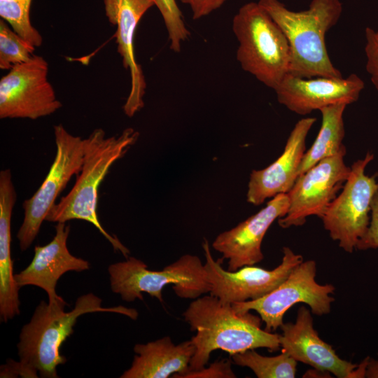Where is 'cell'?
Masks as SVG:
<instances>
[{
	"label": "cell",
	"instance_id": "6da1fadb",
	"mask_svg": "<svg viewBox=\"0 0 378 378\" xmlns=\"http://www.w3.org/2000/svg\"><path fill=\"white\" fill-rule=\"evenodd\" d=\"M183 316L190 330L196 331L190 340L195 352L188 370L205 367L212 351L217 349L230 355L258 348L280 349L279 335L262 330L260 316L237 312L232 304L211 294L195 299Z\"/></svg>",
	"mask_w": 378,
	"mask_h": 378
},
{
	"label": "cell",
	"instance_id": "7a4b0ae2",
	"mask_svg": "<svg viewBox=\"0 0 378 378\" xmlns=\"http://www.w3.org/2000/svg\"><path fill=\"white\" fill-rule=\"evenodd\" d=\"M64 300L50 304L41 300L27 323L22 328L18 354L20 361L36 370L43 378H57V368L66 363L60 348L74 332L78 318L85 314L111 312L125 315L136 320L138 312L124 306L103 307L102 299L92 293L79 296L74 307L64 310Z\"/></svg>",
	"mask_w": 378,
	"mask_h": 378
},
{
	"label": "cell",
	"instance_id": "3957f363",
	"mask_svg": "<svg viewBox=\"0 0 378 378\" xmlns=\"http://www.w3.org/2000/svg\"><path fill=\"white\" fill-rule=\"evenodd\" d=\"M286 37L290 51L288 74L302 78L343 77L330 60L326 34L339 21L340 0H312L301 11L288 8L279 0H259Z\"/></svg>",
	"mask_w": 378,
	"mask_h": 378
},
{
	"label": "cell",
	"instance_id": "277c9868",
	"mask_svg": "<svg viewBox=\"0 0 378 378\" xmlns=\"http://www.w3.org/2000/svg\"><path fill=\"white\" fill-rule=\"evenodd\" d=\"M139 134L129 127L118 136L107 137L102 129H95L84 139L83 162L75 184L66 196L53 205L46 220L53 223H66L74 219L87 221L111 243L115 251H120L127 258L128 248L115 236L108 233L99 220L98 191L111 167L135 144Z\"/></svg>",
	"mask_w": 378,
	"mask_h": 378
},
{
	"label": "cell",
	"instance_id": "5b68a950",
	"mask_svg": "<svg viewBox=\"0 0 378 378\" xmlns=\"http://www.w3.org/2000/svg\"><path fill=\"white\" fill-rule=\"evenodd\" d=\"M242 69L274 89L289 72L290 51L281 29L258 2L241 6L232 19Z\"/></svg>",
	"mask_w": 378,
	"mask_h": 378
},
{
	"label": "cell",
	"instance_id": "8992f818",
	"mask_svg": "<svg viewBox=\"0 0 378 378\" xmlns=\"http://www.w3.org/2000/svg\"><path fill=\"white\" fill-rule=\"evenodd\" d=\"M108 272L111 290L126 302L143 300L142 293H146L162 303V290L168 285H172L178 297L185 299H196L210 290L204 264L190 254L160 271L150 270L142 260L128 257L110 265Z\"/></svg>",
	"mask_w": 378,
	"mask_h": 378
},
{
	"label": "cell",
	"instance_id": "52a82bcc",
	"mask_svg": "<svg viewBox=\"0 0 378 378\" xmlns=\"http://www.w3.org/2000/svg\"><path fill=\"white\" fill-rule=\"evenodd\" d=\"M373 159L374 154L368 152L364 158L352 164L341 192L321 218L331 239L349 253L356 249L370 224L371 205L378 190V181L377 174L366 175L365 169Z\"/></svg>",
	"mask_w": 378,
	"mask_h": 378
},
{
	"label": "cell",
	"instance_id": "ba28073f",
	"mask_svg": "<svg viewBox=\"0 0 378 378\" xmlns=\"http://www.w3.org/2000/svg\"><path fill=\"white\" fill-rule=\"evenodd\" d=\"M316 263L313 260L296 265L286 279L270 293L254 300L232 304L240 312H256L265 330L274 332L284 323V316L294 304L304 303L316 316L328 314L335 298L332 284H320L316 281Z\"/></svg>",
	"mask_w": 378,
	"mask_h": 378
},
{
	"label": "cell",
	"instance_id": "9c48e42d",
	"mask_svg": "<svg viewBox=\"0 0 378 378\" xmlns=\"http://www.w3.org/2000/svg\"><path fill=\"white\" fill-rule=\"evenodd\" d=\"M56 154L40 187L24 201V218L17 233L20 248L26 251L37 237L41 226L55 201L83 164L85 140L74 136L59 124L54 126Z\"/></svg>",
	"mask_w": 378,
	"mask_h": 378
},
{
	"label": "cell",
	"instance_id": "30bf717a",
	"mask_svg": "<svg viewBox=\"0 0 378 378\" xmlns=\"http://www.w3.org/2000/svg\"><path fill=\"white\" fill-rule=\"evenodd\" d=\"M48 74V62L38 55L13 66L0 80V118L36 120L59 109Z\"/></svg>",
	"mask_w": 378,
	"mask_h": 378
},
{
	"label": "cell",
	"instance_id": "8fae6325",
	"mask_svg": "<svg viewBox=\"0 0 378 378\" xmlns=\"http://www.w3.org/2000/svg\"><path fill=\"white\" fill-rule=\"evenodd\" d=\"M206 259L204 267L211 295L221 301L233 304L259 299L270 293L288 276L292 270L303 261L301 255L283 247L281 263L272 270L246 265L235 271L223 269L211 253L208 241L202 244Z\"/></svg>",
	"mask_w": 378,
	"mask_h": 378
},
{
	"label": "cell",
	"instance_id": "7c38bea8",
	"mask_svg": "<svg viewBox=\"0 0 378 378\" xmlns=\"http://www.w3.org/2000/svg\"><path fill=\"white\" fill-rule=\"evenodd\" d=\"M346 153L344 148L298 177L287 193L288 209L284 216L278 219L281 227L301 226L310 216L322 218L349 175L351 168L344 161Z\"/></svg>",
	"mask_w": 378,
	"mask_h": 378
},
{
	"label": "cell",
	"instance_id": "4fadbf2b",
	"mask_svg": "<svg viewBox=\"0 0 378 378\" xmlns=\"http://www.w3.org/2000/svg\"><path fill=\"white\" fill-rule=\"evenodd\" d=\"M365 88L356 74L346 78H302L287 74L274 89L279 104L301 115L337 104L356 102Z\"/></svg>",
	"mask_w": 378,
	"mask_h": 378
},
{
	"label": "cell",
	"instance_id": "5bb4252c",
	"mask_svg": "<svg viewBox=\"0 0 378 378\" xmlns=\"http://www.w3.org/2000/svg\"><path fill=\"white\" fill-rule=\"evenodd\" d=\"M288 207V194H279L258 213L216 237L212 247L228 260L227 270L235 271L263 260V238L271 225L286 215Z\"/></svg>",
	"mask_w": 378,
	"mask_h": 378
},
{
	"label": "cell",
	"instance_id": "9a60e30c",
	"mask_svg": "<svg viewBox=\"0 0 378 378\" xmlns=\"http://www.w3.org/2000/svg\"><path fill=\"white\" fill-rule=\"evenodd\" d=\"M280 328V349L298 362L328 372L338 378H353L358 365L339 357L314 327L311 311L300 307L295 321L284 323Z\"/></svg>",
	"mask_w": 378,
	"mask_h": 378
},
{
	"label": "cell",
	"instance_id": "2e32d148",
	"mask_svg": "<svg viewBox=\"0 0 378 378\" xmlns=\"http://www.w3.org/2000/svg\"><path fill=\"white\" fill-rule=\"evenodd\" d=\"M104 5L108 21L117 26L118 51L124 67L130 74L131 88L123 111L126 115L132 117L144 105L146 88L142 69L134 55V33L141 18L155 4L153 0H104Z\"/></svg>",
	"mask_w": 378,
	"mask_h": 378
},
{
	"label": "cell",
	"instance_id": "e0dca14e",
	"mask_svg": "<svg viewBox=\"0 0 378 378\" xmlns=\"http://www.w3.org/2000/svg\"><path fill=\"white\" fill-rule=\"evenodd\" d=\"M316 121L305 117L298 120L290 132L282 154L271 164L250 174L247 202L259 205L268 198L288 193L298 177V169L305 153L306 138Z\"/></svg>",
	"mask_w": 378,
	"mask_h": 378
},
{
	"label": "cell",
	"instance_id": "ac0fdd59",
	"mask_svg": "<svg viewBox=\"0 0 378 378\" xmlns=\"http://www.w3.org/2000/svg\"><path fill=\"white\" fill-rule=\"evenodd\" d=\"M70 225L57 223L55 234L44 246H36L29 265L15 274L18 286H35L44 290L50 304L63 298L56 293V286L59 278L70 271L83 272L90 268L88 260L73 255L67 248Z\"/></svg>",
	"mask_w": 378,
	"mask_h": 378
},
{
	"label": "cell",
	"instance_id": "d6986e66",
	"mask_svg": "<svg viewBox=\"0 0 378 378\" xmlns=\"http://www.w3.org/2000/svg\"><path fill=\"white\" fill-rule=\"evenodd\" d=\"M136 355L121 378H174L186 372L195 347L191 340L174 344L169 336L134 346Z\"/></svg>",
	"mask_w": 378,
	"mask_h": 378
},
{
	"label": "cell",
	"instance_id": "ffe728a7",
	"mask_svg": "<svg viewBox=\"0 0 378 378\" xmlns=\"http://www.w3.org/2000/svg\"><path fill=\"white\" fill-rule=\"evenodd\" d=\"M16 201L10 170L0 172V316L7 322L20 314V301L11 258V217Z\"/></svg>",
	"mask_w": 378,
	"mask_h": 378
},
{
	"label": "cell",
	"instance_id": "44dd1931",
	"mask_svg": "<svg viewBox=\"0 0 378 378\" xmlns=\"http://www.w3.org/2000/svg\"><path fill=\"white\" fill-rule=\"evenodd\" d=\"M346 104H337L320 109L321 125L311 147L305 151L298 169V176L321 160L336 155L346 148L343 115Z\"/></svg>",
	"mask_w": 378,
	"mask_h": 378
},
{
	"label": "cell",
	"instance_id": "7402d4cb",
	"mask_svg": "<svg viewBox=\"0 0 378 378\" xmlns=\"http://www.w3.org/2000/svg\"><path fill=\"white\" fill-rule=\"evenodd\" d=\"M231 357L236 365L250 368L258 378H294L296 375L298 361L284 352L265 356L250 349Z\"/></svg>",
	"mask_w": 378,
	"mask_h": 378
},
{
	"label": "cell",
	"instance_id": "603a6c76",
	"mask_svg": "<svg viewBox=\"0 0 378 378\" xmlns=\"http://www.w3.org/2000/svg\"><path fill=\"white\" fill-rule=\"evenodd\" d=\"M32 0H0V16L25 41L39 47L43 38L30 20Z\"/></svg>",
	"mask_w": 378,
	"mask_h": 378
},
{
	"label": "cell",
	"instance_id": "cb8c5ba5",
	"mask_svg": "<svg viewBox=\"0 0 378 378\" xmlns=\"http://www.w3.org/2000/svg\"><path fill=\"white\" fill-rule=\"evenodd\" d=\"M35 48L25 41L3 19L0 20V69L10 70L28 61Z\"/></svg>",
	"mask_w": 378,
	"mask_h": 378
},
{
	"label": "cell",
	"instance_id": "d4e9b609",
	"mask_svg": "<svg viewBox=\"0 0 378 378\" xmlns=\"http://www.w3.org/2000/svg\"><path fill=\"white\" fill-rule=\"evenodd\" d=\"M160 11L167 29L170 48L179 52L181 43L190 36L183 17L176 0H153Z\"/></svg>",
	"mask_w": 378,
	"mask_h": 378
},
{
	"label": "cell",
	"instance_id": "484cf974",
	"mask_svg": "<svg viewBox=\"0 0 378 378\" xmlns=\"http://www.w3.org/2000/svg\"><path fill=\"white\" fill-rule=\"evenodd\" d=\"M365 36L366 71L370 76L373 85L378 90V31L367 27L365 30Z\"/></svg>",
	"mask_w": 378,
	"mask_h": 378
},
{
	"label": "cell",
	"instance_id": "4316f807",
	"mask_svg": "<svg viewBox=\"0 0 378 378\" xmlns=\"http://www.w3.org/2000/svg\"><path fill=\"white\" fill-rule=\"evenodd\" d=\"M230 360L216 361L209 367L197 370H188L178 378H234Z\"/></svg>",
	"mask_w": 378,
	"mask_h": 378
},
{
	"label": "cell",
	"instance_id": "83f0119b",
	"mask_svg": "<svg viewBox=\"0 0 378 378\" xmlns=\"http://www.w3.org/2000/svg\"><path fill=\"white\" fill-rule=\"evenodd\" d=\"M371 248H378V190L372 199L368 228L356 245V249L360 251Z\"/></svg>",
	"mask_w": 378,
	"mask_h": 378
},
{
	"label": "cell",
	"instance_id": "f1b7e54d",
	"mask_svg": "<svg viewBox=\"0 0 378 378\" xmlns=\"http://www.w3.org/2000/svg\"><path fill=\"white\" fill-rule=\"evenodd\" d=\"M188 5L192 11L193 20L206 16L220 8L226 0H180Z\"/></svg>",
	"mask_w": 378,
	"mask_h": 378
},
{
	"label": "cell",
	"instance_id": "f546056e",
	"mask_svg": "<svg viewBox=\"0 0 378 378\" xmlns=\"http://www.w3.org/2000/svg\"><path fill=\"white\" fill-rule=\"evenodd\" d=\"M37 371L31 369L20 361L16 362L11 359H8L6 365L1 366L0 377H38Z\"/></svg>",
	"mask_w": 378,
	"mask_h": 378
},
{
	"label": "cell",
	"instance_id": "4dcf8cb0",
	"mask_svg": "<svg viewBox=\"0 0 378 378\" xmlns=\"http://www.w3.org/2000/svg\"><path fill=\"white\" fill-rule=\"evenodd\" d=\"M365 377L378 378V360L372 358H368Z\"/></svg>",
	"mask_w": 378,
	"mask_h": 378
},
{
	"label": "cell",
	"instance_id": "1f68e13d",
	"mask_svg": "<svg viewBox=\"0 0 378 378\" xmlns=\"http://www.w3.org/2000/svg\"><path fill=\"white\" fill-rule=\"evenodd\" d=\"M303 377H332L330 373L328 372L323 371L318 369H311L307 370Z\"/></svg>",
	"mask_w": 378,
	"mask_h": 378
},
{
	"label": "cell",
	"instance_id": "d6a6232c",
	"mask_svg": "<svg viewBox=\"0 0 378 378\" xmlns=\"http://www.w3.org/2000/svg\"><path fill=\"white\" fill-rule=\"evenodd\" d=\"M377 31H378V30H377Z\"/></svg>",
	"mask_w": 378,
	"mask_h": 378
}]
</instances>
